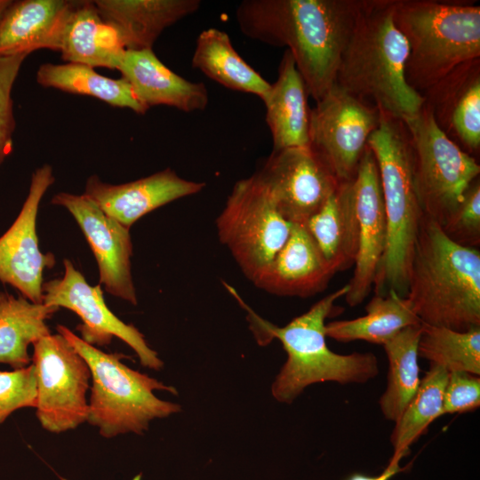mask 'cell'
I'll return each instance as SVG.
<instances>
[{
  "label": "cell",
  "mask_w": 480,
  "mask_h": 480,
  "mask_svg": "<svg viewBox=\"0 0 480 480\" xmlns=\"http://www.w3.org/2000/svg\"><path fill=\"white\" fill-rule=\"evenodd\" d=\"M406 298L423 324L459 332L480 327V252L422 218Z\"/></svg>",
  "instance_id": "277c9868"
},
{
  "label": "cell",
  "mask_w": 480,
  "mask_h": 480,
  "mask_svg": "<svg viewBox=\"0 0 480 480\" xmlns=\"http://www.w3.org/2000/svg\"><path fill=\"white\" fill-rule=\"evenodd\" d=\"M403 121L410 135L423 217L443 227L478 178L480 165L438 127L424 103L416 115Z\"/></svg>",
  "instance_id": "ba28073f"
},
{
  "label": "cell",
  "mask_w": 480,
  "mask_h": 480,
  "mask_svg": "<svg viewBox=\"0 0 480 480\" xmlns=\"http://www.w3.org/2000/svg\"><path fill=\"white\" fill-rule=\"evenodd\" d=\"M36 82L45 88L96 98L112 107L129 108L137 114L143 115L148 110L137 99L126 80L104 76L86 65L42 64L36 72Z\"/></svg>",
  "instance_id": "f1b7e54d"
},
{
  "label": "cell",
  "mask_w": 480,
  "mask_h": 480,
  "mask_svg": "<svg viewBox=\"0 0 480 480\" xmlns=\"http://www.w3.org/2000/svg\"><path fill=\"white\" fill-rule=\"evenodd\" d=\"M28 55L0 57V165L12 153L16 123L12 91Z\"/></svg>",
  "instance_id": "836d02e7"
},
{
  "label": "cell",
  "mask_w": 480,
  "mask_h": 480,
  "mask_svg": "<svg viewBox=\"0 0 480 480\" xmlns=\"http://www.w3.org/2000/svg\"><path fill=\"white\" fill-rule=\"evenodd\" d=\"M257 173L292 224H305L340 184L309 146L273 150Z\"/></svg>",
  "instance_id": "4fadbf2b"
},
{
  "label": "cell",
  "mask_w": 480,
  "mask_h": 480,
  "mask_svg": "<svg viewBox=\"0 0 480 480\" xmlns=\"http://www.w3.org/2000/svg\"><path fill=\"white\" fill-rule=\"evenodd\" d=\"M63 264L61 278L44 282L43 303L76 313L82 321L77 327L80 338L85 342L98 348L119 338L134 350L143 366L160 370L164 364L157 353L136 327L123 322L107 307L100 285H90L69 260L65 259Z\"/></svg>",
  "instance_id": "7c38bea8"
},
{
  "label": "cell",
  "mask_w": 480,
  "mask_h": 480,
  "mask_svg": "<svg viewBox=\"0 0 480 480\" xmlns=\"http://www.w3.org/2000/svg\"><path fill=\"white\" fill-rule=\"evenodd\" d=\"M57 332L86 361L91 371V396L87 422L100 436L143 434L155 419L166 418L180 411L178 404L159 399L154 391L177 394V390L156 379L128 367L117 353H106L59 324Z\"/></svg>",
  "instance_id": "52a82bcc"
},
{
  "label": "cell",
  "mask_w": 480,
  "mask_h": 480,
  "mask_svg": "<svg viewBox=\"0 0 480 480\" xmlns=\"http://www.w3.org/2000/svg\"><path fill=\"white\" fill-rule=\"evenodd\" d=\"M421 95L448 138L468 154H479L480 59L460 65Z\"/></svg>",
  "instance_id": "e0dca14e"
},
{
  "label": "cell",
  "mask_w": 480,
  "mask_h": 480,
  "mask_svg": "<svg viewBox=\"0 0 480 480\" xmlns=\"http://www.w3.org/2000/svg\"><path fill=\"white\" fill-rule=\"evenodd\" d=\"M125 50L119 33L101 18L93 1H76L60 49L63 60L116 69Z\"/></svg>",
  "instance_id": "d4e9b609"
},
{
  "label": "cell",
  "mask_w": 480,
  "mask_h": 480,
  "mask_svg": "<svg viewBox=\"0 0 480 480\" xmlns=\"http://www.w3.org/2000/svg\"><path fill=\"white\" fill-rule=\"evenodd\" d=\"M394 20L408 44L407 84L419 93L480 59V6L464 1L396 0Z\"/></svg>",
  "instance_id": "8992f818"
},
{
  "label": "cell",
  "mask_w": 480,
  "mask_h": 480,
  "mask_svg": "<svg viewBox=\"0 0 480 480\" xmlns=\"http://www.w3.org/2000/svg\"><path fill=\"white\" fill-rule=\"evenodd\" d=\"M480 406V378L465 372H449L442 415L472 412Z\"/></svg>",
  "instance_id": "d590c367"
},
{
  "label": "cell",
  "mask_w": 480,
  "mask_h": 480,
  "mask_svg": "<svg viewBox=\"0 0 480 480\" xmlns=\"http://www.w3.org/2000/svg\"><path fill=\"white\" fill-rule=\"evenodd\" d=\"M367 145L377 162L387 223L386 248L373 288L375 294L395 292L406 297L423 218L414 183L410 135L403 120L380 112L379 126Z\"/></svg>",
  "instance_id": "5b68a950"
},
{
  "label": "cell",
  "mask_w": 480,
  "mask_h": 480,
  "mask_svg": "<svg viewBox=\"0 0 480 480\" xmlns=\"http://www.w3.org/2000/svg\"><path fill=\"white\" fill-rule=\"evenodd\" d=\"M292 225L257 172L235 183L216 220L220 241L252 282L284 245Z\"/></svg>",
  "instance_id": "9c48e42d"
},
{
  "label": "cell",
  "mask_w": 480,
  "mask_h": 480,
  "mask_svg": "<svg viewBox=\"0 0 480 480\" xmlns=\"http://www.w3.org/2000/svg\"><path fill=\"white\" fill-rule=\"evenodd\" d=\"M308 90L289 51L278 66V76L262 100L273 150L308 147L309 111Z\"/></svg>",
  "instance_id": "603a6c76"
},
{
  "label": "cell",
  "mask_w": 480,
  "mask_h": 480,
  "mask_svg": "<svg viewBox=\"0 0 480 480\" xmlns=\"http://www.w3.org/2000/svg\"><path fill=\"white\" fill-rule=\"evenodd\" d=\"M36 417L51 433L75 429L87 420L91 371L83 356L60 333L33 344Z\"/></svg>",
  "instance_id": "30bf717a"
},
{
  "label": "cell",
  "mask_w": 480,
  "mask_h": 480,
  "mask_svg": "<svg viewBox=\"0 0 480 480\" xmlns=\"http://www.w3.org/2000/svg\"><path fill=\"white\" fill-rule=\"evenodd\" d=\"M225 287L246 310L250 327L260 345L277 339L287 353V360L272 385V395L279 402L291 404L308 386L326 381L341 385L364 384L379 374L377 356L371 352L341 355L326 343L325 319L335 315V301L344 297L345 284L315 303L307 312L283 327L256 314L228 284Z\"/></svg>",
  "instance_id": "7a4b0ae2"
},
{
  "label": "cell",
  "mask_w": 480,
  "mask_h": 480,
  "mask_svg": "<svg viewBox=\"0 0 480 480\" xmlns=\"http://www.w3.org/2000/svg\"><path fill=\"white\" fill-rule=\"evenodd\" d=\"M148 109L168 106L191 113L203 111L209 102L202 82H192L165 66L153 49L125 50L116 68Z\"/></svg>",
  "instance_id": "ffe728a7"
},
{
  "label": "cell",
  "mask_w": 480,
  "mask_h": 480,
  "mask_svg": "<svg viewBox=\"0 0 480 480\" xmlns=\"http://www.w3.org/2000/svg\"><path fill=\"white\" fill-rule=\"evenodd\" d=\"M54 180L52 167L47 164L34 171L19 215L0 236V282L34 303H43V274L55 264L52 253L40 251L36 234L40 202Z\"/></svg>",
  "instance_id": "5bb4252c"
},
{
  "label": "cell",
  "mask_w": 480,
  "mask_h": 480,
  "mask_svg": "<svg viewBox=\"0 0 480 480\" xmlns=\"http://www.w3.org/2000/svg\"><path fill=\"white\" fill-rule=\"evenodd\" d=\"M303 225L336 273L351 268L358 247L353 179L340 182L337 189Z\"/></svg>",
  "instance_id": "cb8c5ba5"
},
{
  "label": "cell",
  "mask_w": 480,
  "mask_h": 480,
  "mask_svg": "<svg viewBox=\"0 0 480 480\" xmlns=\"http://www.w3.org/2000/svg\"><path fill=\"white\" fill-rule=\"evenodd\" d=\"M12 1L11 0H0V19L5 12V11L8 9V7L12 4Z\"/></svg>",
  "instance_id": "74e56055"
},
{
  "label": "cell",
  "mask_w": 480,
  "mask_h": 480,
  "mask_svg": "<svg viewBox=\"0 0 480 480\" xmlns=\"http://www.w3.org/2000/svg\"><path fill=\"white\" fill-rule=\"evenodd\" d=\"M75 4L67 0L12 1L0 19V57L28 55L39 49L60 52Z\"/></svg>",
  "instance_id": "44dd1931"
},
{
  "label": "cell",
  "mask_w": 480,
  "mask_h": 480,
  "mask_svg": "<svg viewBox=\"0 0 480 480\" xmlns=\"http://www.w3.org/2000/svg\"><path fill=\"white\" fill-rule=\"evenodd\" d=\"M396 0H365L335 84L380 112L404 120L424 99L406 82L408 44L394 20Z\"/></svg>",
  "instance_id": "3957f363"
},
{
  "label": "cell",
  "mask_w": 480,
  "mask_h": 480,
  "mask_svg": "<svg viewBox=\"0 0 480 480\" xmlns=\"http://www.w3.org/2000/svg\"><path fill=\"white\" fill-rule=\"evenodd\" d=\"M419 356L448 372L480 375V327L459 332L422 324Z\"/></svg>",
  "instance_id": "1f68e13d"
},
{
  "label": "cell",
  "mask_w": 480,
  "mask_h": 480,
  "mask_svg": "<svg viewBox=\"0 0 480 480\" xmlns=\"http://www.w3.org/2000/svg\"><path fill=\"white\" fill-rule=\"evenodd\" d=\"M365 0H244L236 9L250 39L286 47L318 101L335 84L342 53Z\"/></svg>",
  "instance_id": "6da1fadb"
},
{
  "label": "cell",
  "mask_w": 480,
  "mask_h": 480,
  "mask_svg": "<svg viewBox=\"0 0 480 480\" xmlns=\"http://www.w3.org/2000/svg\"><path fill=\"white\" fill-rule=\"evenodd\" d=\"M358 221V247L352 277L344 298L350 307L361 304L373 289L385 252L387 223L377 162L368 145L353 178Z\"/></svg>",
  "instance_id": "2e32d148"
},
{
  "label": "cell",
  "mask_w": 480,
  "mask_h": 480,
  "mask_svg": "<svg viewBox=\"0 0 480 480\" xmlns=\"http://www.w3.org/2000/svg\"><path fill=\"white\" fill-rule=\"evenodd\" d=\"M59 308L0 292V364L13 370L29 365L28 347L49 335L46 321Z\"/></svg>",
  "instance_id": "4316f807"
},
{
  "label": "cell",
  "mask_w": 480,
  "mask_h": 480,
  "mask_svg": "<svg viewBox=\"0 0 480 480\" xmlns=\"http://www.w3.org/2000/svg\"><path fill=\"white\" fill-rule=\"evenodd\" d=\"M202 181L185 180L171 168L149 176L113 185L97 175L88 178L84 195L107 215L127 228L147 213L177 199L199 193Z\"/></svg>",
  "instance_id": "ac0fdd59"
},
{
  "label": "cell",
  "mask_w": 480,
  "mask_h": 480,
  "mask_svg": "<svg viewBox=\"0 0 480 480\" xmlns=\"http://www.w3.org/2000/svg\"><path fill=\"white\" fill-rule=\"evenodd\" d=\"M36 406V380L33 364L0 372V424L13 412Z\"/></svg>",
  "instance_id": "e575fe53"
},
{
  "label": "cell",
  "mask_w": 480,
  "mask_h": 480,
  "mask_svg": "<svg viewBox=\"0 0 480 480\" xmlns=\"http://www.w3.org/2000/svg\"><path fill=\"white\" fill-rule=\"evenodd\" d=\"M336 274L303 224L290 236L253 284L279 296L309 297L322 292Z\"/></svg>",
  "instance_id": "d6986e66"
},
{
  "label": "cell",
  "mask_w": 480,
  "mask_h": 480,
  "mask_svg": "<svg viewBox=\"0 0 480 480\" xmlns=\"http://www.w3.org/2000/svg\"><path fill=\"white\" fill-rule=\"evenodd\" d=\"M405 468L401 467L399 462H388L385 469L379 475L367 476L364 474H354L346 480H390L396 474L404 471Z\"/></svg>",
  "instance_id": "8d00e7d4"
},
{
  "label": "cell",
  "mask_w": 480,
  "mask_h": 480,
  "mask_svg": "<svg viewBox=\"0 0 480 480\" xmlns=\"http://www.w3.org/2000/svg\"><path fill=\"white\" fill-rule=\"evenodd\" d=\"M422 324L402 330L383 345L388 361L387 387L380 398L383 417L396 422L420 384L418 344Z\"/></svg>",
  "instance_id": "f546056e"
},
{
  "label": "cell",
  "mask_w": 480,
  "mask_h": 480,
  "mask_svg": "<svg viewBox=\"0 0 480 480\" xmlns=\"http://www.w3.org/2000/svg\"><path fill=\"white\" fill-rule=\"evenodd\" d=\"M101 18L119 33L126 50L152 49L164 29L196 12L199 0H96Z\"/></svg>",
  "instance_id": "7402d4cb"
},
{
  "label": "cell",
  "mask_w": 480,
  "mask_h": 480,
  "mask_svg": "<svg viewBox=\"0 0 480 480\" xmlns=\"http://www.w3.org/2000/svg\"><path fill=\"white\" fill-rule=\"evenodd\" d=\"M449 372L430 365L420 380V387L395 423L390 435L393 455L390 462H400L408 454L410 446L428 430L429 425L442 416L444 392Z\"/></svg>",
  "instance_id": "4dcf8cb0"
},
{
  "label": "cell",
  "mask_w": 480,
  "mask_h": 480,
  "mask_svg": "<svg viewBox=\"0 0 480 480\" xmlns=\"http://www.w3.org/2000/svg\"><path fill=\"white\" fill-rule=\"evenodd\" d=\"M191 66L229 90L251 93L261 100L270 90L271 84L239 55L228 34L215 28L198 35Z\"/></svg>",
  "instance_id": "484cf974"
},
{
  "label": "cell",
  "mask_w": 480,
  "mask_h": 480,
  "mask_svg": "<svg viewBox=\"0 0 480 480\" xmlns=\"http://www.w3.org/2000/svg\"><path fill=\"white\" fill-rule=\"evenodd\" d=\"M445 235L455 243L474 247L480 242V182L477 178L466 190L463 198L444 225Z\"/></svg>",
  "instance_id": "d6a6232c"
},
{
  "label": "cell",
  "mask_w": 480,
  "mask_h": 480,
  "mask_svg": "<svg viewBox=\"0 0 480 480\" xmlns=\"http://www.w3.org/2000/svg\"><path fill=\"white\" fill-rule=\"evenodd\" d=\"M365 311L355 319L326 324V337L340 342L364 340L383 346L404 328L421 324L407 298L395 292L375 294Z\"/></svg>",
  "instance_id": "83f0119b"
},
{
  "label": "cell",
  "mask_w": 480,
  "mask_h": 480,
  "mask_svg": "<svg viewBox=\"0 0 480 480\" xmlns=\"http://www.w3.org/2000/svg\"><path fill=\"white\" fill-rule=\"evenodd\" d=\"M380 111L336 84L309 111V148L339 182L352 180Z\"/></svg>",
  "instance_id": "8fae6325"
},
{
  "label": "cell",
  "mask_w": 480,
  "mask_h": 480,
  "mask_svg": "<svg viewBox=\"0 0 480 480\" xmlns=\"http://www.w3.org/2000/svg\"><path fill=\"white\" fill-rule=\"evenodd\" d=\"M51 202L66 208L80 227L97 261L100 284L111 295L136 305L130 228L107 215L84 194L60 192Z\"/></svg>",
  "instance_id": "9a60e30c"
}]
</instances>
